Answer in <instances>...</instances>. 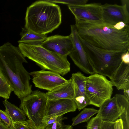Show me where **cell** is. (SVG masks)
<instances>
[{"instance_id":"6da1fadb","label":"cell","mask_w":129,"mask_h":129,"mask_svg":"<svg viewBox=\"0 0 129 129\" xmlns=\"http://www.w3.org/2000/svg\"><path fill=\"white\" fill-rule=\"evenodd\" d=\"M79 37L98 48L110 50H129V25L118 30L102 20L85 21L75 19V25Z\"/></svg>"},{"instance_id":"7a4b0ae2","label":"cell","mask_w":129,"mask_h":129,"mask_svg":"<svg viewBox=\"0 0 129 129\" xmlns=\"http://www.w3.org/2000/svg\"><path fill=\"white\" fill-rule=\"evenodd\" d=\"M27 62L18 47L9 42L0 46V71L20 100L32 91L30 73L23 65Z\"/></svg>"},{"instance_id":"3957f363","label":"cell","mask_w":129,"mask_h":129,"mask_svg":"<svg viewBox=\"0 0 129 129\" xmlns=\"http://www.w3.org/2000/svg\"><path fill=\"white\" fill-rule=\"evenodd\" d=\"M59 6L47 0L36 1L27 8L24 27L39 34L46 35L61 23Z\"/></svg>"},{"instance_id":"277c9868","label":"cell","mask_w":129,"mask_h":129,"mask_svg":"<svg viewBox=\"0 0 129 129\" xmlns=\"http://www.w3.org/2000/svg\"><path fill=\"white\" fill-rule=\"evenodd\" d=\"M18 47L25 57L35 62L43 70H47L64 76L70 70L67 57L49 51L41 46L19 43Z\"/></svg>"},{"instance_id":"5b68a950","label":"cell","mask_w":129,"mask_h":129,"mask_svg":"<svg viewBox=\"0 0 129 129\" xmlns=\"http://www.w3.org/2000/svg\"><path fill=\"white\" fill-rule=\"evenodd\" d=\"M79 37L95 73L109 78L121 62L122 54L129 50H113L100 48Z\"/></svg>"},{"instance_id":"8992f818","label":"cell","mask_w":129,"mask_h":129,"mask_svg":"<svg viewBox=\"0 0 129 129\" xmlns=\"http://www.w3.org/2000/svg\"><path fill=\"white\" fill-rule=\"evenodd\" d=\"M48 99L45 93L38 90L33 91L21 100L22 109L37 129H44V122Z\"/></svg>"},{"instance_id":"52a82bcc","label":"cell","mask_w":129,"mask_h":129,"mask_svg":"<svg viewBox=\"0 0 129 129\" xmlns=\"http://www.w3.org/2000/svg\"><path fill=\"white\" fill-rule=\"evenodd\" d=\"M85 88L89 105L99 107L111 98L113 91L110 81L106 76L95 73L86 77Z\"/></svg>"},{"instance_id":"ba28073f","label":"cell","mask_w":129,"mask_h":129,"mask_svg":"<svg viewBox=\"0 0 129 129\" xmlns=\"http://www.w3.org/2000/svg\"><path fill=\"white\" fill-rule=\"evenodd\" d=\"M70 34L74 50L69 55L75 64L82 71L88 74L95 73L80 42L75 26L71 25Z\"/></svg>"},{"instance_id":"9c48e42d","label":"cell","mask_w":129,"mask_h":129,"mask_svg":"<svg viewBox=\"0 0 129 129\" xmlns=\"http://www.w3.org/2000/svg\"><path fill=\"white\" fill-rule=\"evenodd\" d=\"M35 87L49 91L66 82L68 80L56 73L49 70H41L30 73Z\"/></svg>"},{"instance_id":"30bf717a","label":"cell","mask_w":129,"mask_h":129,"mask_svg":"<svg viewBox=\"0 0 129 129\" xmlns=\"http://www.w3.org/2000/svg\"><path fill=\"white\" fill-rule=\"evenodd\" d=\"M129 4L119 5L107 3L102 6V21L108 25H114L120 22L129 24Z\"/></svg>"},{"instance_id":"8fae6325","label":"cell","mask_w":129,"mask_h":129,"mask_svg":"<svg viewBox=\"0 0 129 129\" xmlns=\"http://www.w3.org/2000/svg\"><path fill=\"white\" fill-rule=\"evenodd\" d=\"M102 6L100 3H92L81 5L68 6L75 19L92 22L102 20Z\"/></svg>"},{"instance_id":"7c38bea8","label":"cell","mask_w":129,"mask_h":129,"mask_svg":"<svg viewBox=\"0 0 129 129\" xmlns=\"http://www.w3.org/2000/svg\"><path fill=\"white\" fill-rule=\"evenodd\" d=\"M41 46L61 55L67 57L74 50L71 36L56 35L47 37Z\"/></svg>"},{"instance_id":"4fadbf2b","label":"cell","mask_w":129,"mask_h":129,"mask_svg":"<svg viewBox=\"0 0 129 129\" xmlns=\"http://www.w3.org/2000/svg\"><path fill=\"white\" fill-rule=\"evenodd\" d=\"M77 109L76 104L73 100L48 99L44 122L45 123L51 117L60 116L69 112L75 111Z\"/></svg>"},{"instance_id":"5bb4252c","label":"cell","mask_w":129,"mask_h":129,"mask_svg":"<svg viewBox=\"0 0 129 129\" xmlns=\"http://www.w3.org/2000/svg\"><path fill=\"white\" fill-rule=\"evenodd\" d=\"M122 94H116L99 107L97 115L104 121L114 122L119 118L120 101Z\"/></svg>"},{"instance_id":"9a60e30c","label":"cell","mask_w":129,"mask_h":129,"mask_svg":"<svg viewBox=\"0 0 129 129\" xmlns=\"http://www.w3.org/2000/svg\"><path fill=\"white\" fill-rule=\"evenodd\" d=\"M71 78L73 80L74 87L75 96L73 100L76 104L77 108L80 111L89 105L85 90L86 77L81 72H78L72 73Z\"/></svg>"},{"instance_id":"2e32d148","label":"cell","mask_w":129,"mask_h":129,"mask_svg":"<svg viewBox=\"0 0 129 129\" xmlns=\"http://www.w3.org/2000/svg\"><path fill=\"white\" fill-rule=\"evenodd\" d=\"M110 79L118 90L129 89V63L122 61Z\"/></svg>"},{"instance_id":"e0dca14e","label":"cell","mask_w":129,"mask_h":129,"mask_svg":"<svg viewBox=\"0 0 129 129\" xmlns=\"http://www.w3.org/2000/svg\"><path fill=\"white\" fill-rule=\"evenodd\" d=\"M48 99L73 100L75 96L74 82L71 77L66 83L45 93Z\"/></svg>"},{"instance_id":"ac0fdd59","label":"cell","mask_w":129,"mask_h":129,"mask_svg":"<svg viewBox=\"0 0 129 129\" xmlns=\"http://www.w3.org/2000/svg\"><path fill=\"white\" fill-rule=\"evenodd\" d=\"M21 38L19 43H23L33 46H41L47 37L46 35L38 34L25 27L22 28L20 33Z\"/></svg>"},{"instance_id":"d6986e66","label":"cell","mask_w":129,"mask_h":129,"mask_svg":"<svg viewBox=\"0 0 129 129\" xmlns=\"http://www.w3.org/2000/svg\"><path fill=\"white\" fill-rule=\"evenodd\" d=\"M3 102L5 107V111L9 115L12 122L26 120V115L22 109L11 104L6 99H5Z\"/></svg>"},{"instance_id":"ffe728a7","label":"cell","mask_w":129,"mask_h":129,"mask_svg":"<svg viewBox=\"0 0 129 129\" xmlns=\"http://www.w3.org/2000/svg\"><path fill=\"white\" fill-rule=\"evenodd\" d=\"M129 100L122 94L120 101L119 118L122 121L123 129H129Z\"/></svg>"},{"instance_id":"44dd1931","label":"cell","mask_w":129,"mask_h":129,"mask_svg":"<svg viewBox=\"0 0 129 129\" xmlns=\"http://www.w3.org/2000/svg\"><path fill=\"white\" fill-rule=\"evenodd\" d=\"M98 110L93 108H84L76 116L72 119V126L87 122L94 115L97 113Z\"/></svg>"},{"instance_id":"7402d4cb","label":"cell","mask_w":129,"mask_h":129,"mask_svg":"<svg viewBox=\"0 0 129 129\" xmlns=\"http://www.w3.org/2000/svg\"><path fill=\"white\" fill-rule=\"evenodd\" d=\"M13 91L12 88L0 71V97L5 99H8Z\"/></svg>"},{"instance_id":"603a6c76","label":"cell","mask_w":129,"mask_h":129,"mask_svg":"<svg viewBox=\"0 0 129 129\" xmlns=\"http://www.w3.org/2000/svg\"><path fill=\"white\" fill-rule=\"evenodd\" d=\"M10 129H37L35 126L29 120L12 122Z\"/></svg>"},{"instance_id":"cb8c5ba5","label":"cell","mask_w":129,"mask_h":129,"mask_svg":"<svg viewBox=\"0 0 129 129\" xmlns=\"http://www.w3.org/2000/svg\"><path fill=\"white\" fill-rule=\"evenodd\" d=\"M50 2L68 5L79 6L86 4L88 0H47Z\"/></svg>"},{"instance_id":"d4e9b609","label":"cell","mask_w":129,"mask_h":129,"mask_svg":"<svg viewBox=\"0 0 129 129\" xmlns=\"http://www.w3.org/2000/svg\"><path fill=\"white\" fill-rule=\"evenodd\" d=\"M103 120L97 115L92 117L89 121L87 125L86 129H101Z\"/></svg>"},{"instance_id":"484cf974","label":"cell","mask_w":129,"mask_h":129,"mask_svg":"<svg viewBox=\"0 0 129 129\" xmlns=\"http://www.w3.org/2000/svg\"><path fill=\"white\" fill-rule=\"evenodd\" d=\"M66 118L63 117L54 123L46 125L44 129H62L63 125L62 121Z\"/></svg>"},{"instance_id":"4316f807","label":"cell","mask_w":129,"mask_h":129,"mask_svg":"<svg viewBox=\"0 0 129 129\" xmlns=\"http://www.w3.org/2000/svg\"><path fill=\"white\" fill-rule=\"evenodd\" d=\"M0 118L5 124L9 127L12 124V121L7 113L0 109Z\"/></svg>"},{"instance_id":"83f0119b","label":"cell","mask_w":129,"mask_h":129,"mask_svg":"<svg viewBox=\"0 0 129 129\" xmlns=\"http://www.w3.org/2000/svg\"><path fill=\"white\" fill-rule=\"evenodd\" d=\"M114 122L104 121L103 120L101 129H114Z\"/></svg>"},{"instance_id":"f1b7e54d","label":"cell","mask_w":129,"mask_h":129,"mask_svg":"<svg viewBox=\"0 0 129 129\" xmlns=\"http://www.w3.org/2000/svg\"><path fill=\"white\" fill-rule=\"evenodd\" d=\"M63 117V115L51 117L45 122V126L52 124Z\"/></svg>"},{"instance_id":"f546056e","label":"cell","mask_w":129,"mask_h":129,"mask_svg":"<svg viewBox=\"0 0 129 129\" xmlns=\"http://www.w3.org/2000/svg\"><path fill=\"white\" fill-rule=\"evenodd\" d=\"M114 129H123L122 122L120 119H118L114 122Z\"/></svg>"},{"instance_id":"4dcf8cb0","label":"cell","mask_w":129,"mask_h":129,"mask_svg":"<svg viewBox=\"0 0 129 129\" xmlns=\"http://www.w3.org/2000/svg\"><path fill=\"white\" fill-rule=\"evenodd\" d=\"M121 59L123 62L127 63H129V50L123 53L121 56Z\"/></svg>"},{"instance_id":"1f68e13d","label":"cell","mask_w":129,"mask_h":129,"mask_svg":"<svg viewBox=\"0 0 129 129\" xmlns=\"http://www.w3.org/2000/svg\"><path fill=\"white\" fill-rule=\"evenodd\" d=\"M127 25L122 22H120L113 26V27L118 30H121L123 29Z\"/></svg>"},{"instance_id":"d6a6232c","label":"cell","mask_w":129,"mask_h":129,"mask_svg":"<svg viewBox=\"0 0 129 129\" xmlns=\"http://www.w3.org/2000/svg\"><path fill=\"white\" fill-rule=\"evenodd\" d=\"M0 129H10V127L6 125L0 118Z\"/></svg>"},{"instance_id":"836d02e7","label":"cell","mask_w":129,"mask_h":129,"mask_svg":"<svg viewBox=\"0 0 129 129\" xmlns=\"http://www.w3.org/2000/svg\"><path fill=\"white\" fill-rule=\"evenodd\" d=\"M123 95L129 100V89L123 90Z\"/></svg>"},{"instance_id":"e575fe53","label":"cell","mask_w":129,"mask_h":129,"mask_svg":"<svg viewBox=\"0 0 129 129\" xmlns=\"http://www.w3.org/2000/svg\"><path fill=\"white\" fill-rule=\"evenodd\" d=\"M62 129H73L72 125H63Z\"/></svg>"}]
</instances>
